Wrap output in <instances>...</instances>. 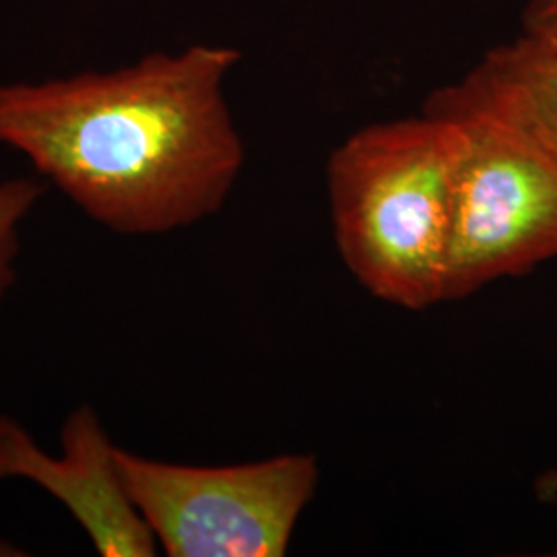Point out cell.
<instances>
[{
  "label": "cell",
  "instance_id": "cell-5",
  "mask_svg": "<svg viewBox=\"0 0 557 557\" xmlns=\"http://www.w3.org/2000/svg\"><path fill=\"white\" fill-rule=\"evenodd\" d=\"M25 479L71 512L103 557H153L158 541L120 479L116 444L94 407L79 405L60 430V455H48L9 416H0V481Z\"/></svg>",
  "mask_w": 557,
  "mask_h": 557
},
{
  "label": "cell",
  "instance_id": "cell-7",
  "mask_svg": "<svg viewBox=\"0 0 557 557\" xmlns=\"http://www.w3.org/2000/svg\"><path fill=\"white\" fill-rule=\"evenodd\" d=\"M44 195L40 182L29 178H0V306L17 275L21 230Z\"/></svg>",
  "mask_w": 557,
  "mask_h": 557
},
{
  "label": "cell",
  "instance_id": "cell-1",
  "mask_svg": "<svg viewBox=\"0 0 557 557\" xmlns=\"http://www.w3.org/2000/svg\"><path fill=\"white\" fill-rule=\"evenodd\" d=\"M238 48L195 44L108 73L0 85V145L120 236L215 215L246 151L225 98Z\"/></svg>",
  "mask_w": 557,
  "mask_h": 557
},
{
  "label": "cell",
  "instance_id": "cell-4",
  "mask_svg": "<svg viewBox=\"0 0 557 557\" xmlns=\"http://www.w3.org/2000/svg\"><path fill=\"white\" fill-rule=\"evenodd\" d=\"M458 122L465 145L444 301L557 259V161L496 122Z\"/></svg>",
  "mask_w": 557,
  "mask_h": 557
},
{
  "label": "cell",
  "instance_id": "cell-6",
  "mask_svg": "<svg viewBox=\"0 0 557 557\" xmlns=\"http://www.w3.org/2000/svg\"><path fill=\"white\" fill-rule=\"evenodd\" d=\"M423 112L496 122L557 161V50L522 36L499 44L432 91Z\"/></svg>",
  "mask_w": 557,
  "mask_h": 557
},
{
  "label": "cell",
  "instance_id": "cell-10",
  "mask_svg": "<svg viewBox=\"0 0 557 557\" xmlns=\"http://www.w3.org/2000/svg\"><path fill=\"white\" fill-rule=\"evenodd\" d=\"M549 487H557V481H552V483H549Z\"/></svg>",
  "mask_w": 557,
  "mask_h": 557
},
{
  "label": "cell",
  "instance_id": "cell-9",
  "mask_svg": "<svg viewBox=\"0 0 557 557\" xmlns=\"http://www.w3.org/2000/svg\"><path fill=\"white\" fill-rule=\"evenodd\" d=\"M0 556H20V552L11 543L0 539Z\"/></svg>",
  "mask_w": 557,
  "mask_h": 557
},
{
  "label": "cell",
  "instance_id": "cell-3",
  "mask_svg": "<svg viewBox=\"0 0 557 557\" xmlns=\"http://www.w3.org/2000/svg\"><path fill=\"white\" fill-rule=\"evenodd\" d=\"M126 496L170 557H281L319 487L314 455L176 465L116 446Z\"/></svg>",
  "mask_w": 557,
  "mask_h": 557
},
{
  "label": "cell",
  "instance_id": "cell-8",
  "mask_svg": "<svg viewBox=\"0 0 557 557\" xmlns=\"http://www.w3.org/2000/svg\"><path fill=\"white\" fill-rule=\"evenodd\" d=\"M518 36L557 50V0H527Z\"/></svg>",
  "mask_w": 557,
  "mask_h": 557
},
{
  "label": "cell",
  "instance_id": "cell-2",
  "mask_svg": "<svg viewBox=\"0 0 557 557\" xmlns=\"http://www.w3.org/2000/svg\"><path fill=\"white\" fill-rule=\"evenodd\" d=\"M465 128L430 112L368 124L326 163L338 255L374 298L444 301Z\"/></svg>",
  "mask_w": 557,
  "mask_h": 557
}]
</instances>
